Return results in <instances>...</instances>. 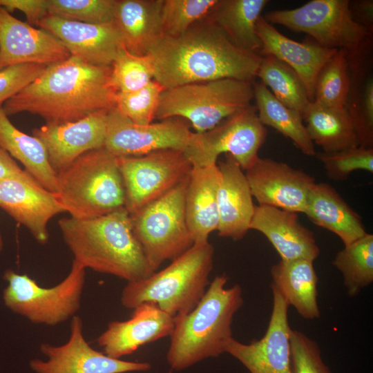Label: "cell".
I'll list each match as a JSON object with an SVG mask.
<instances>
[{"mask_svg": "<svg viewBox=\"0 0 373 373\" xmlns=\"http://www.w3.org/2000/svg\"><path fill=\"white\" fill-rule=\"evenodd\" d=\"M147 54L164 89L224 78L252 82L262 58L237 47L207 17L180 35H163Z\"/></svg>", "mask_w": 373, "mask_h": 373, "instance_id": "obj_1", "label": "cell"}, {"mask_svg": "<svg viewBox=\"0 0 373 373\" xmlns=\"http://www.w3.org/2000/svg\"><path fill=\"white\" fill-rule=\"evenodd\" d=\"M111 66H97L70 56L44 71L2 106L6 115L28 112L46 124L81 119L115 106Z\"/></svg>", "mask_w": 373, "mask_h": 373, "instance_id": "obj_2", "label": "cell"}, {"mask_svg": "<svg viewBox=\"0 0 373 373\" xmlns=\"http://www.w3.org/2000/svg\"><path fill=\"white\" fill-rule=\"evenodd\" d=\"M58 224L73 260L85 269L110 274L127 283L144 279L153 273L134 235L131 216L124 207L90 219L64 218Z\"/></svg>", "mask_w": 373, "mask_h": 373, "instance_id": "obj_3", "label": "cell"}, {"mask_svg": "<svg viewBox=\"0 0 373 373\" xmlns=\"http://www.w3.org/2000/svg\"><path fill=\"white\" fill-rule=\"evenodd\" d=\"M225 274L217 275L196 306L174 318L166 361L171 370H184L210 357L226 352L232 336L235 314L244 300L239 285L226 287Z\"/></svg>", "mask_w": 373, "mask_h": 373, "instance_id": "obj_4", "label": "cell"}, {"mask_svg": "<svg viewBox=\"0 0 373 373\" xmlns=\"http://www.w3.org/2000/svg\"><path fill=\"white\" fill-rule=\"evenodd\" d=\"M214 247L209 242L194 243L164 269L149 277L127 283L121 294V304L133 309L144 303L156 304L173 318L190 312L209 285Z\"/></svg>", "mask_w": 373, "mask_h": 373, "instance_id": "obj_5", "label": "cell"}, {"mask_svg": "<svg viewBox=\"0 0 373 373\" xmlns=\"http://www.w3.org/2000/svg\"><path fill=\"white\" fill-rule=\"evenodd\" d=\"M57 198L73 218H94L124 207L117 157L104 147L82 154L57 172Z\"/></svg>", "mask_w": 373, "mask_h": 373, "instance_id": "obj_6", "label": "cell"}, {"mask_svg": "<svg viewBox=\"0 0 373 373\" xmlns=\"http://www.w3.org/2000/svg\"><path fill=\"white\" fill-rule=\"evenodd\" d=\"M251 82L224 78L165 88L155 119L181 118L195 133L206 132L251 105Z\"/></svg>", "mask_w": 373, "mask_h": 373, "instance_id": "obj_7", "label": "cell"}, {"mask_svg": "<svg viewBox=\"0 0 373 373\" xmlns=\"http://www.w3.org/2000/svg\"><path fill=\"white\" fill-rule=\"evenodd\" d=\"M188 180L130 215L134 235L153 273L164 262L175 260L194 244L184 210Z\"/></svg>", "mask_w": 373, "mask_h": 373, "instance_id": "obj_8", "label": "cell"}, {"mask_svg": "<svg viewBox=\"0 0 373 373\" xmlns=\"http://www.w3.org/2000/svg\"><path fill=\"white\" fill-rule=\"evenodd\" d=\"M86 269L73 261L66 277L52 287H44L26 274L12 269L3 278L8 285L3 291L5 305L34 324L55 326L75 316L81 306Z\"/></svg>", "mask_w": 373, "mask_h": 373, "instance_id": "obj_9", "label": "cell"}, {"mask_svg": "<svg viewBox=\"0 0 373 373\" xmlns=\"http://www.w3.org/2000/svg\"><path fill=\"white\" fill-rule=\"evenodd\" d=\"M348 0H312L302 6L276 10L263 17L271 24L307 34L321 46L347 52L372 43L369 30L352 17Z\"/></svg>", "mask_w": 373, "mask_h": 373, "instance_id": "obj_10", "label": "cell"}, {"mask_svg": "<svg viewBox=\"0 0 373 373\" xmlns=\"http://www.w3.org/2000/svg\"><path fill=\"white\" fill-rule=\"evenodd\" d=\"M267 134L251 104L206 132H193L184 153L195 167L216 164L220 155L229 154L246 171L259 157Z\"/></svg>", "mask_w": 373, "mask_h": 373, "instance_id": "obj_11", "label": "cell"}, {"mask_svg": "<svg viewBox=\"0 0 373 373\" xmlns=\"http://www.w3.org/2000/svg\"><path fill=\"white\" fill-rule=\"evenodd\" d=\"M125 192L124 207L133 214L189 178L193 166L184 151L162 149L117 157Z\"/></svg>", "mask_w": 373, "mask_h": 373, "instance_id": "obj_12", "label": "cell"}, {"mask_svg": "<svg viewBox=\"0 0 373 373\" xmlns=\"http://www.w3.org/2000/svg\"><path fill=\"white\" fill-rule=\"evenodd\" d=\"M193 133L189 123L181 118L141 125L113 107L107 114L104 148L117 157L140 156L162 149L184 151Z\"/></svg>", "mask_w": 373, "mask_h": 373, "instance_id": "obj_13", "label": "cell"}, {"mask_svg": "<svg viewBox=\"0 0 373 373\" xmlns=\"http://www.w3.org/2000/svg\"><path fill=\"white\" fill-rule=\"evenodd\" d=\"M70 334L64 345L41 343V352L47 361L34 358L30 367L36 373H126L146 372L151 369L148 362H133L114 358L93 349L83 334V321L74 316L70 322Z\"/></svg>", "mask_w": 373, "mask_h": 373, "instance_id": "obj_14", "label": "cell"}, {"mask_svg": "<svg viewBox=\"0 0 373 373\" xmlns=\"http://www.w3.org/2000/svg\"><path fill=\"white\" fill-rule=\"evenodd\" d=\"M272 311L265 335L248 344L232 338L226 352L249 373H291L289 305L272 285Z\"/></svg>", "mask_w": 373, "mask_h": 373, "instance_id": "obj_15", "label": "cell"}, {"mask_svg": "<svg viewBox=\"0 0 373 373\" xmlns=\"http://www.w3.org/2000/svg\"><path fill=\"white\" fill-rule=\"evenodd\" d=\"M252 196L259 205L303 213L313 176L287 163L258 157L245 171Z\"/></svg>", "mask_w": 373, "mask_h": 373, "instance_id": "obj_16", "label": "cell"}, {"mask_svg": "<svg viewBox=\"0 0 373 373\" xmlns=\"http://www.w3.org/2000/svg\"><path fill=\"white\" fill-rule=\"evenodd\" d=\"M0 207L43 245L48 242L49 220L65 212L56 194L43 187L27 171L0 182Z\"/></svg>", "mask_w": 373, "mask_h": 373, "instance_id": "obj_17", "label": "cell"}, {"mask_svg": "<svg viewBox=\"0 0 373 373\" xmlns=\"http://www.w3.org/2000/svg\"><path fill=\"white\" fill-rule=\"evenodd\" d=\"M38 26L55 36L71 56L91 65L111 66L123 46L115 23H82L47 15Z\"/></svg>", "mask_w": 373, "mask_h": 373, "instance_id": "obj_18", "label": "cell"}, {"mask_svg": "<svg viewBox=\"0 0 373 373\" xmlns=\"http://www.w3.org/2000/svg\"><path fill=\"white\" fill-rule=\"evenodd\" d=\"M70 56L50 32L24 23L0 7V70L23 64L49 65Z\"/></svg>", "mask_w": 373, "mask_h": 373, "instance_id": "obj_19", "label": "cell"}, {"mask_svg": "<svg viewBox=\"0 0 373 373\" xmlns=\"http://www.w3.org/2000/svg\"><path fill=\"white\" fill-rule=\"evenodd\" d=\"M108 112L97 111L75 122L46 124L32 131L44 144L56 173L82 154L104 147Z\"/></svg>", "mask_w": 373, "mask_h": 373, "instance_id": "obj_20", "label": "cell"}, {"mask_svg": "<svg viewBox=\"0 0 373 373\" xmlns=\"http://www.w3.org/2000/svg\"><path fill=\"white\" fill-rule=\"evenodd\" d=\"M174 326L173 316L155 303H144L133 309L128 320L111 321L97 342L105 354L120 359L144 345L170 336Z\"/></svg>", "mask_w": 373, "mask_h": 373, "instance_id": "obj_21", "label": "cell"}, {"mask_svg": "<svg viewBox=\"0 0 373 373\" xmlns=\"http://www.w3.org/2000/svg\"><path fill=\"white\" fill-rule=\"evenodd\" d=\"M256 32L262 44L259 55L274 56L290 66L305 84L310 102H314L318 74L338 50L325 48L310 37L303 42L292 40L262 15L256 23Z\"/></svg>", "mask_w": 373, "mask_h": 373, "instance_id": "obj_22", "label": "cell"}, {"mask_svg": "<svg viewBox=\"0 0 373 373\" xmlns=\"http://www.w3.org/2000/svg\"><path fill=\"white\" fill-rule=\"evenodd\" d=\"M249 229L262 233L283 260L314 261L320 254L314 233L301 224L296 212L256 205Z\"/></svg>", "mask_w": 373, "mask_h": 373, "instance_id": "obj_23", "label": "cell"}, {"mask_svg": "<svg viewBox=\"0 0 373 373\" xmlns=\"http://www.w3.org/2000/svg\"><path fill=\"white\" fill-rule=\"evenodd\" d=\"M218 164V236L239 240L249 230L256 205L245 174L229 154Z\"/></svg>", "mask_w": 373, "mask_h": 373, "instance_id": "obj_24", "label": "cell"}, {"mask_svg": "<svg viewBox=\"0 0 373 373\" xmlns=\"http://www.w3.org/2000/svg\"><path fill=\"white\" fill-rule=\"evenodd\" d=\"M219 183L220 171L217 164L193 166L185 192L184 210L194 243L209 241L211 233L218 229Z\"/></svg>", "mask_w": 373, "mask_h": 373, "instance_id": "obj_25", "label": "cell"}, {"mask_svg": "<svg viewBox=\"0 0 373 373\" xmlns=\"http://www.w3.org/2000/svg\"><path fill=\"white\" fill-rule=\"evenodd\" d=\"M303 213L316 226L338 236L344 245L367 233L360 215L328 183L312 185Z\"/></svg>", "mask_w": 373, "mask_h": 373, "instance_id": "obj_26", "label": "cell"}, {"mask_svg": "<svg viewBox=\"0 0 373 373\" xmlns=\"http://www.w3.org/2000/svg\"><path fill=\"white\" fill-rule=\"evenodd\" d=\"M162 5L163 0H116L113 22L129 52L147 55L163 35Z\"/></svg>", "mask_w": 373, "mask_h": 373, "instance_id": "obj_27", "label": "cell"}, {"mask_svg": "<svg viewBox=\"0 0 373 373\" xmlns=\"http://www.w3.org/2000/svg\"><path fill=\"white\" fill-rule=\"evenodd\" d=\"M372 44L361 50L346 52L350 88L345 104L353 123L358 144L373 148V75Z\"/></svg>", "mask_w": 373, "mask_h": 373, "instance_id": "obj_28", "label": "cell"}, {"mask_svg": "<svg viewBox=\"0 0 373 373\" xmlns=\"http://www.w3.org/2000/svg\"><path fill=\"white\" fill-rule=\"evenodd\" d=\"M272 283L289 306L306 320L318 318V278L309 260H283L271 266Z\"/></svg>", "mask_w": 373, "mask_h": 373, "instance_id": "obj_29", "label": "cell"}, {"mask_svg": "<svg viewBox=\"0 0 373 373\" xmlns=\"http://www.w3.org/2000/svg\"><path fill=\"white\" fill-rule=\"evenodd\" d=\"M267 0H217L207 15L239 48L258 54L262 44L256 32V23Z\"/></svg>", "mask_w": 373, "mask_h": 373, "instance_id": "obj_30", "label": "cell"}, {"mask_svg": "<svg viewBox=\"0 0 373 373\" xmlns=\"http://www.w3.org/2000/svg\"><path fill=\"white\" fill-rule=\"evenodd\" d=\"M0 147L19 160L39 184L49 191L57 193V173L50 164L44 144L37 137L15 127L2 106H0Z\"/></svg>", "mask_w": 373, "mask_h": 373, "instance_id": "obj_31", "label": "cell"}, {"mask_svg": "<svg viewBox=\"0 0 373 373\" xmlns=\"http://www.w3.org/2000/svg\"><path fill=\"white\" fill-rule=\"evenodd\" d=\"M307 133L323 152H335L359 146L352 119L345 107L309 104L302 114Z\"/></svg>", "mask_w": 373, "mask_h": 373, "instance_id": "obj_32", "label": "cell"}, {"mask_svg": "<svg viewBox=\"0 0 373 373\" xmlns=\"http://www.w3.org/2000/svg\"><path fill=\"white\" fill-rule=\"evenodd\" d=\"M252 86L261 123L291 140L303 154L316 155L315 145L307 133L302 114L280 102L260 82H252Z\"/></svg>", "mask_w": 373, "mask_h": 373, "instance_id": "obj_33", "label": "cell"}, {"mask_svg": "<svg viewBox=\"0 0 373 373\" xmlns=\"http://www.w3.org/2000/svg\"><path fill=\"white\" fill-rule=\"evenodd\" d=\"M256 77L277 99L301 114L311 102L305 86L298 74L274 56H262Z\"/></svg>", "mask_w": 373, "mask_h": 373, "instance_id": "obj_34", "label": "cell"}, {"mask_svg": "<svg viewBox=\"0 0 373 373\" xmlns=\"http://www.w3.org/2000/svg\"><path fill=\"white\" fill-rule=\"evenodd\" d=\"M332 264L343 276L347 295H358L373 282V235L367 233L344 245Z\"/></svg>", "mask_w": 373, "mask_h": 373, "instance_id": "obj_35", "label": "cell"}, {"mask_svg": "<svg viewBox=\"0 0 373 373\" xmlns=\"http://www.w3.org/2000/svg\"><path fill=\"white\" fill-rule=\"evenodd\" d=\"M350 82L345 51L338 50L318 74L314 102L327 106L344 107Z\"/></svg>", "mask_w": 373, "mask_h": 373, "instance_id": "obj_36", "label": "cell"}, {"mask_svg": "<svg viewBox=\"0 0 373 373\" xmlns=\"http://www.w3.org/2000/svg\"><path fill=\"white\" fill-rule=\"evenodd\" d=\"M154 79L151 57L136 55L121 48L111 65L110 82L114 90L126 93L137 90Z\"/></svg>", "mask_w": 373, "mask_h": 373, "instance_id": "obj_37", "label": "cell"}, {"mask_svg": "<svg viewBox=\"0 0 373 373\" xmlns=\"http://www.w3.org/2000/svg\"><path fill=\"white\" fill-rule=\"evenodd\" d=\"M164 88L155 80L135 91L115 95V107L133 122L145 125L152 123Z\"/></svg>", "mask_w": 373, "mask_h": 373, "instance_id": "obj_38", "label": "cell"}, {"mask_svg": "<svg viewBox=\"0 0 373 373\" xmlns=\"http://www.w3.org/2000/svg\"><path fill=\"white\" fill-rule=\"evenodd\" d=\"M48 1V15L52 16L87 23L113 21L116 0Z\"/></svg>", "mask_w": 373, "mask_h": 373, "instance_id": "obj_39", "label": "cell"}, {"mask_svg": "<svg viewBox=\"0 0 373 373\" xmlns=\"http://www.w3.org/2000/svg\"><path fill=\"white\" fill-rule=\"evenodd\" d=\"M217 0H163L164 35L175 36L206 17Z\"/></svg>", "mask_w": 373, "mask_h": 373, "instance_id": "obj_40", "label": "cell"}, {"mask_svg": "<svg viewBox=\"0 0 373 373\" xmlns=\"http://www.w3.org/2000/svg\"><path fill=\"white\" fill-rule=\"evenodd\" d=\"M316 156L328 178L334 181H344L355 171L373 173V148L359 145L335 152H320Z\"/></svg>", "mask_w": 373, "mask_h": 373, "instance_id": "obj_41", "label": "cell"}, {"mask_svg": "<svg viewBox=\"0 0 373 373\" xmlns=\"http://www.w3.org/2000/svg\"><path fill=\"white\" fill-rule=\"evenodd\" d=\"M291 373H332L324 363L318 343L305 333H290Z\"/></svg>", "mask_w": 373, "mask_h": 373, "instance_id": "obj_42", "label": "cell"}, {"mask_svg": "<svg viewBox=\"0 0 373 373\" xmlns=\"http://www.w3.org/2000/svg\"><path fill=\"white\" fill-rule=\"evenodd\" d=\"M48 65L23 64L0 70V106L35 80Z\"/></svg>", "mask_w": 373, "mask_h": 373, "instance_id": "obj_43", "label": "cell"}, {"mask_svg": "<svg viewBox=\"0 0 373 373\" xmlns=\"http://www.w3.org/2000/svg\"><path fill=\"white\" fill-rule=\"evenodd\" d=\"M48 0H0V7L9 13L15 10L22 12L29 24L37 26L48 15Z\"/></svg>", "mask_w": 373, "mask_h": 373, "instance_id": "obj_44", "label": "cell"}, {"mask_svg": "<svg viewBox=\"0 0 373 373\" xmlns=\"http://www.w3.org/2000/svg\"><path fill=\"white\" fill-rule=\"evenodd\" d=\"M350 10L353 19L371 33L373 31V1H350Z\"/></svg>", "mask_w": 373, "mask_h": 373, "instance_id": "obj_45", "label": "cell"}, {"mask_svg": "<svg viewBox=\"0 0 373 373\" xmlns=\"http://www.w3.org/2000/svg\"><path fill=\"white\" fill-rule=\"evenodd\" d=\"M26 171L22 170L17 162L0 147V182L8 178L21 175Z\"/></svg>", "mask_w": 373, "mask_h": 373, "instance_id": "obj_46", "label": "cell"}, {"mask_svg": "<svg viewBox=\"0 0 373 373\" xmlns=\"http://www.w3.org/2000/svg\"><path fill=\"white\" fill-rule=\"evenodd\" d=\"M3 241L1 234L0 233V251H1V250L3 249Z\"/></svg>", "mask_w": 373, "mask_h": 373, "instance_id": "obj_47", "label": "cell"}, {"mask_svg": "<svg viewBox=\"0 0 373 373\" xmlns=\"http://www.w3.org/2000/svg\"><path fill=\"white\" fill-rule=\"evenodd\" d=\"M166 373H173V372L171 370V371H169V372H168Z\"/></svg>", "mask_w": 373, "mask_h": 373, "instance_id": "obj_48", "label": "cell"}]
</instances>
